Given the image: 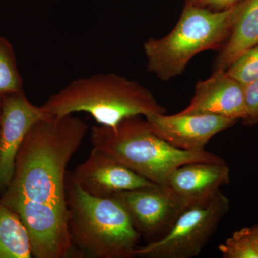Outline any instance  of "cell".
Segmentation results:
<instances>
[{
    "label": "cell",
    "mask_w": 258,
    "mask_h": 258,
    "mask_svg": "<svg viewBox=\"0 0 258 258\" xmlns=\"http://www.w3.org/2000/svg\"><path fill=\"white\" fill-rule=\"evenodd\" d=\"M88 130L73 114L47 115L27 134L11 182L0 202L18 214L30 236L32 257L74 254L68 220L66 168Z\"/></svg>",
    "instance_id": "cell-1"
},
{
    "label": "cell",
    "mask_w": 258,
    "mask_h": 258,
    "mask_svg": "<svg viewBox=\"0 0 258 258\" xmlns=\"http://www.w3.org/2000/svg\"><path fill=\"white\" fill-rule=\"evenodd\" d=\"M41 108L56 116L84 112L98 124L110 127L128 117L166 111L147 88L114 73L75 79L51 95Z\"/></svg>",
    "instance_id": "cell-2"
},
{
    "label": "cell",
    "mask_w": 258,
    "mask_h": 258,
    "mask_svg": "<svg viewBox=\"0 0 258 258\" xmlns=\"http://www.w3.org/2000/svg\"><path fill=\"white\" fill-rule=\"evenodd\" d=\"M93 148L104 152L139 175L166 186L171 173L194 162H225L213 153L181 150L153 132L142 115L128 117L115 126L91 128Z\"/></svg>",
    "instance_id": "cell-3"
},
{
    "label": "cell",
    "mask_w": 258,
    "mask_h": 258,
    "mask_svg": "<svg viewBox=\"0 0 258 258\" xmlns=\"http://www.w3.org/2000/svg\"><path fill=\"white\" fill-rule=\"evenodd\" d=\"M73 248L94 258H132L139 247L140 234L126 209L115 195H88L67 173L66 182Z\"/></svg>",
    "instance_id": "cell-4"
},
{
    "label": "cell",
    "mask_w": 258,
    "mask_h": 258,
    "mask_svg": "<svg viewBox=\"0 0 258 258\" xmlns=\"http://www.w3.org/2000/svg\"><path fill=\"white\" fill-rule=\"evenodd\" d=\"M240 3L215 11L188 3L174 28L165 37L144 44L147 70L162 81L180 76L195 55L223 46L240 10Z\"/></svg>",
    "instance_id": "cell-5"
},
{
    "label": "cell",
    "mask_w": 258,
    "mask_h": 258,
    "mask_svg": "<svg viewBox=\"0 0 258 258\" xmlns=\"http://www.w3.org/2000/svg\"><path fill=\"white\" fill-rule=\"evenodd\" d=\"M230 206V200L220 191L210 201L188 207L162 237L139 246L136 257H197L215 233Z\"/></svg>",
    "instance_id": "cell-6"
},
{
    "label": "cell",
    "mask_w": 258,
    "mask_h": 258,
    "mask_svg": "<svg viewBox=\"0 0 258 258\" xmlns=\"http://www.w3.org/2000/svg\"><path fill=\"white\" fill-rule=\"evenodd\" d=\"M115 195L126 209L139 234L149 242L166 234L188 208L172 190L159 185Z\"/></svg>",
    "instance_id": "cell-7"
},
{
    "label": "cell",
    "mask_w": 258,
    "mask_h": 258,
    "mask_svg": "<svg viewBox=\"0 0 258 258\" xmlns=\"http://www.w3.org/2000/svg\"><path fill=\"white\" fill-rule=\"evenodd\" d=\"M47 114L32 104L24 91L2 98L0 108V191L4 192L14 174L20 148L30 129Z\"/></svg>",
    "instance_id": "cell-8"
},
{
    "label": "cell",
    "mask_w": 258,
    "mask_h": 258,
    "mask_svg": "<svg viewBox=\"0 0 258 258\" xmlns=\"http://www.w3.org/2000/svg\"><path fill=\"white\" fill-rule=\"evenodd\" d=\"M146 119L153 132L173 147L181 150L201 152L210 139L231 128L238 120L214 114L195 113L167 115L152 113Z\"/></svg>",
    "instance_id": "cell-9"
},
{
    "label": "cell",
    "mask_w": 258,
    "mask_h": 258,
    "mask_svg": "<svg viewBox=\"0 0 258 258\" xmlns=\"http://www.w3.org/2000/svg\"><path fill=\"white\" fill-rule=\"evenodd\" d=\"M69 174L83 191L97 198L157 185L95 148L87 159Z\"/></svg>",
    "instance_id": "cell-10"
},
{
    "label": "cell",
    "mask_w": 258,
    "mask_h": 258,
    "mask_svg": "<svg viewBox=\"0 0 258 258\" xmlns=\"http://www.w3.org/2000/svg\"><path fill=\"white\" fill-rule=\"evenodd\" d=\"M179 113L214 114L243 120L247 116L244 86L226 71L215 70L208 79L197 83L191 102Z\"/></svg>",
    "instance_id": "cell-11"
},
{
    "label": "cell",
    "mask_w": 258,
    "mask_h": 258,
    "mask_svg": "<svg viewBox=\"0 0 258 258\" xmlns=\"http://www.w3.org/2000/svg\"><path fill=\"white\" fill-rule=\"evenodd\" d=\"M230 181V168L225 161L194 162L173 171L166 186L189 207L210 201Z\"/></svg>",
    "instance_id": "cell-12"
},
{
    "label": "cell",
    "mask_w": 258,
    "mask_h": 258,
    "mask_svg": "<svg viewBox=\"0 0 258 258\" xmlns=\"http://www.w3.org/2000/svg\"><path fill=\"white\" fill-rule=\"evenodd\" d=\"M258 45V0H244L215 70L226 71L240 56Z\"/></svg>",
    "instance_id": "cell-13"
},
{
    "label": "cell",
    "mask_w": 258,
    "mask_h": 258,
    "mask_svg": "<svg viewBox=\"0 0 258 258\" xmlns=\"http://www.w3.org/2000/svg\"><path fill=\"white\" fill-rule=\"evenodd\" d=\"M31 242L16 212L0 202V258H30Z\"/></svg>",
    "instance_id": "cell-14"
},
{
    "label": "cell",
    "mask_w": 258,
    "mask_h": 258,
    "mask_svg": "<svg viewBox=\"0 0 258 258\" xmlns=\"http://www.w3.org/2000/svg\"><path fill=\"white\" fill-rule=\"evenodd\" d=\"M23 91V81L19 73L13 45L0 36V98L10 93Z\"/></svg>",
    "instance_id": "cell-15"
},
{
    "label": "cell",
    "mask_w": 258,
    "mask_h": 258,
    "mask_svg": "<svg viewBox=\"0 0 258 258\" xmlns=\"http://www.w3.org/2000/svg\"><path fill=\"white\" fill-rule=\"evenodd\" d=\"M226 72L242 85L258 79V45L240 56Z\"/></svg>",
    "instance_id": "cell-16"
},
{
    "label": "cell",
    "mask_w": 258,
    "mask_h": 258,
    "mask_svg": "<svg viewBox=\"0 0 258 258\" xmlns=\"http://www.w3.org/2000/svg\"><path fill=\"white\" fill-rule=\"evenodd\" d=\"M218 249L224 258H258L244 228L235 231Z\"/></svg>",
    "instance_id": "cell-17"
},
{
    "label": "cell",
    "mask_w": 258,
    "mask_h": 258,
    "mask_svg": "<svg viewBox=\"0 0 258 258\" xmlns=\"http://www.w3.org/2000/svg\"><path fill=\"white\" fill-rule=\"evenodd\" d=\"M243 86L247 116L242 121L245 125H255L258 123V79Z\"/></svg>",
    "instance_id": "cell-18"
},
{
    "label": "cell",
    "mask_w": 258,
    "mask_h": 258,
    "mask_svg": "<svg viewBox=\"0 0 258 258\" xmlns=\"http://www.w3.org/2000/svg\"><path fill=\"white\" fill-rule=\"evenodd\" d=\"M240 0H189V3L208 9L220 11L230 8Z\"/></svg>",
    "instance_id": "cell-19"
},
{
    "label": "cell",
    "mask_w": 258,
    "mask_h": 258,
    "mask_svg": "<svg viewBox=\"0 0 258 258\" xmlns=\"http://www.w3.org/2000/svg\"><path fill=\"white\" fill-rule=\"evenodd\" d=\"M247 237H249L251 243L253 246L254 250L258 254V225H255L252 227H244Z\"/></svg>",
    "instance_id": "cell-20"
},
{
    "label": "cell",
    "mask_w": 258,
    "mask_h": 258,
    "mask_svg": "<svg viewBox=\"0 0 258 258\" xmlns=\"http://www.w3.org/2000/svg\"><path fill=\"white\" fill-rule=\"evenodd\" d=\"M1 104H2V98H0V108H1Z\"/></svg>",
    "instance_id": "cell-21"
},
{
    "label": "cell",
    "mask_w": 258,
    "mask_h": 258,
    "mask_svg": "<svg viewBox=\"0 0 258 258\" xmlns=\"http://www.w3.org/2000/svg\"><path fill=\"white\" fill-rule=\"evenodd\" d=\"M257 225H258V224H257Z\"/></svg>",
    "instance_id": "cell-22"
}]
</instances>
